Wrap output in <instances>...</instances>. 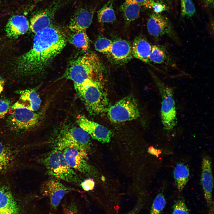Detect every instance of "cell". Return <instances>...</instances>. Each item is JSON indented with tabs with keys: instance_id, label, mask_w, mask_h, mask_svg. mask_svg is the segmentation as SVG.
Instances as JSON below:
<instances>
[{
	"instance_id": "1",
	"label": "cell",
	"mask_w": 214,
	"mask_h": 214,
	"mask_svg": "<svg viewBox=\"0 0 214 214\" xmlns=\"http://www.w3.org/2000/svg\"><path fill=\"white\" fill-rule=\"evenodd\" d=\"M64 33L53 26L35 34L32 45L14 62V69L21 75L36 74L45 70L67 44Z\"/></svg>"
},
{
	"instance_id": "2",
	"label": "cell",
	"mask_w": 214,
	"mask_h": 214,
	"mask_svg": "<svg viewBox=\"0 0 214 214\" xmlns=\"http://www.w3.org/2000/svg\"><path fill=\"white\" fill-rule=\"evenodd\" d=\"M35 146L16 143L0 136V175L10 176L28 169L32 161L29 153Z\"/></svg>"
},
{
	"instance_id": "3",
	"label": "cell",
	"mask_w": 214,
	"mask_h": 214,
	"mask_svg": "<svg viewBox=\"0 0 214 214\" xmlns=\"http://www.w3.org/2000/svg\"><path fill=\"white\" fill-rule=\"evenodd\" d=\"M10 109L12 113L7 120L8 133L3 137L17 144L31 143L27 140V135L38 123L40 115L17 102L11 106Z\"/></svg>"
},
{
	"instance_id": "4",
	"label": "cell",
	"mask_w": 214,
	"mask_h": 214,
	"mask_svg": "<svg viewBox=\"0 0 214 214\" xmlns=\"http://www.w3.org/2000/svg\"><path fill=\"white\" fill-rule=\"evenodd\" d=\"M101 62L94 53H86L72 61L63 77L81 84L88 79L99 80L103 70Z\"/></svg>"
},
{
	"instance_id": "5",
	"label": "cell",
	"mask_w": 214,
	"mask_h": 214,
	"mask_svg": "<svg viewBox=\"0 0 214 214\" xmlns=\"http://www.w3.org/2000/svg\"><path fill=\"white\" fill-rule=\"evenodd\" d=\"M31 160L43 165L48 174L56 179L79 185L81 182L68 164L61 150L52 149L46 153L32 157Z\"/></svg>"
},
{
	"instance_id": "6",
	"label": "cell",
	"mask_w": 214,
	"mask_h": 214,
	"mask_svg": "<svg viewBox=\"0 0 214 214\" xmlns=\"http://www.w3.org/2000/svg\"><path fill=\"white\" fill-rule=\"evenodd\" d=\"M77 94L88 112L97 115L107 111L108 100L99 80L88 79L83 83L74 85Z\"/></svg>"
},
{
	"instance_id": "7",
	"label": "cell",
	"mask_w": 214,
	"mask_h": 214,
	"mask_svg": "<svg viewBox=\"0 0 214 214\" xmlns=\"http://www.w3.org/2000/svg\"><path fill=\"white\" fill-rule=\"evenodd\" d=\"M89 135L81 128L75 126L62 130L51 142L52 149L62 151L73 147L86 151L90 150L92 144Z\"/></svg>"
},
{
	"instance_id": "8",
	"label": "cell",
	"mask_w": 214,
	"mask_h": 214,
	"mask_svg": "<svg viewBox=\"0 0 214 214\" xmlns=\"http://www.w3.org/2000/svg\"><path fill=\"white\" fill-rule=\"evenodd\" d=\"M154 79L161 97V118L164 129L172 130L177 124V113L173 92L171 88L160 78L154 75Z\"/></svg>"
},
{
	"instance_id": "9",
	"label": "cell",
	"mask_w": 214,
	"mask_h": 214,
	"mask_svg": "<svg viewBox=\"0 0 214 214\" xmlns=\"http://www.w3.org/2000/svg\"><path fill=\"white\" fill-rule=\"evenodd\" d=\"M107 111L110 120L115 123L136 119L140 114L137 101L131 95L122 98L109 106Z\"/></svg>"
},
{
	"instance_id": "10",
	"label": "cell",
	"mask_w": 214,
	"mask_h": 214,
	"mask_svg": "<svg viewBox=\"0 0 214 214\" xmlns=\"http://www.w3.org/2000/svg\"><path fill=\"white\" fill-rule=\"evenodd\" d=\"M148 32L156 41L166 36L177 44L180 43L179 38L169 20L166 17L154 12L150 14L147 19Z\"/></svg>"
},
{
	"instance_id": "11",
	"label": "cell",
	"mask_w": 214,
	"mask_h": 214,
	"mask_svg": "<svg viewBox=\"0 0 214 214\" xmlns=\"http://www.w3.org/2000/svg\"><path fill=\"white\" fill-rule=\"evenodd\" d=\"M10 176L0 175V214H20Z\"/></svg>"
},
{
	"instance_id": "12",
	"label": "cell",
	"mask_w": 214,
	"mask_h": 214,
	"mask_svg": "<svg viewBox=\"0 0 214 214\" xmlns=\"http://www.w3.org/2000/svg\"><path fill=\"white\" fill-rule=\"evenodd\" d=\"M70 166L84 175L97 178L98 174L95 168L88 161V153L73 147L66 148L62 151Z\"/></svg>"
},
{
	"instance_id": "13",
	"label": "cell",
	"mask_w": 214,
	"mask_h": 214,
	"mask_svg": "<svg viewBox=\"0 0 214 214\" xmlns=\"http://www.w3.org/2000/svg\"><path fill=\"white\" fill-rule=\"evenodd\" d=\"M62 0H55L32 18L30 29L35 34L52 25L57 10L63 5Z\"/></svg>"
},
{
	"instance_id": "14",
	"label": "cell",
	"mask_w": 214,
	"mask_h": 214,
	"mask_svg": "<svg viewBox=\"0 0 214 214\" xmlns=\"http://www.w3.org/2000/svg\"><path fill=\"white\" fill-rule=\"evenodd\" d=\"M74 188L67 187L56 178H51L44 182L41 187L42 195L48 197L50 200L51 207L53 211L56 210L64 196Z\"/></svg>"
},
{
	"instance_id": "15",
	"label": "cell",
	"mask_w": 214,
	"mask_h": 214,
	"mask_svg": "<svg viewBox=\"0 0 214 214\" xmlns=\"http://www.w3.org/2000/svg\"><path fill=\"white\" fill-rule=\"evenodd\" d=\"M76 119L79 127L92 139L102 143L110 141L112 133L107 128L89 120L83 115H78Z\"/></svg>"
},
{
	"instance_id": "16",
	"label": "cell",
	"mask_w": 214,
	"mask_h": 214,
	"mask_svg": "<svg viewBox=\"0 0 214 214\" xmlns=\"http://www.w3.org/2000/svg\"><path fill=\"white\" fill-rule=\"evenodd\" d=\"M110 60L117 64H123L132 58V47L125 40L118 39L113 42L109 52L107 54Z\"/></svg>"
},
{
	"instance_id": "17",
	"label": "cell",
	"mask_w": 214,
	"mask_h": 214,
	"mask_svg": "<svg viewBox=\"0 0 214 214\" xmlns=\"http://www.w3.org/2000/svg\"><path fill=\"white\" fill-rule=\"evenodd\" d=\"M95 11L93 7H81L77 9L70 21L69 28L72 32L86 31L91 24Z\"/></svg>"
},
{
	"instance_id": "18",
	"label": "cell",
	"mask_w": 214,
	"mask_h": 214,
	"mask_svg": "<svg viewBox=\"0 0 214 214\" xmlns=\"http://www.w3.org/2000/svg\"><path fill=\"white\" fill-rule=\"evenodd\" d=\"M201 181L204 193V199L207 204L212 203V192L213 188V178L211 161L210 158L204 156L202 162Z\"/></svg>"
},
{
	"instance_id": "19",
	"label": "cell",
	"mask_w": 214,
	"mask_h": 214,
	"mask_svg": "<svg viewBox=\"0 0 214 214\" xmlns=\"http://www.w3.org/2000/svg\"><path fill=\"white\" fill-rule=\"evenodd\" d=\"M30 28V24L24 15H16L9 19L5 27L7 36L11 39L17 38L26 33Z\"/></svg>"
},
{
	"instance_id": "20",
	"label": "cell",
	"mask_w": 214,
	"mask_h": 214,
	"mask_svg": "<svg viewBox=\"0 0 214 214\" xmlns=\"http://www.w3.org/2000/svg\"><path fill=\"white\" fill-rule=\"evenodd\" d=\"M149 60L155 64L177 68V65L170 55L166 46L164 45H152Z\"/></svg>"
},
{
	"instance_id": "21",
	"label": "cell",
	"mask_w": 214,
	"mask_h": 214,
	"mask_svg": "<svg viewBox=\"0 0 214 214\" xmlns=\"http://www.w3.org/2000/svg\"><path fill=\"white\" fill-rule=\"evenodd\" d=\"M16 93L19 95L18 104L32 111H36L40 108L41 100L34 89H27L17 90Z\"/></svg>"
},
{
	"instance_id": "22",
	"label": "cell",
	"mask_w": 214,
	"mask_h": 214,
	"mask_svg": "<svg viewBox=\"0 0 214 214\" xmlns=\"http://www.w3.org/2000/svg\"><path fill=\"white\" fill-rule=\"evenodd\" d=\"M132 47L133 56L145 63L150 64L149 58L152 45L145 37L142 36L136 37Z\"/></svg>"
},
{
	"instance_id": "23",
	"label": "cell",
	"mask_w": 214,
	"mask_h": 214,
	"mask_svg": "<svg viewBox=\"0 0 214 214\" xmlns=\"http://www.w3.org/2000/svg\"><path fill=\"white\" fill-rule=\"evenodd\" d=\"M141 6L132 0H125L119 7L125 23L128 25L139 17Z\"/></svg>"
},
{
	"instance_id": "24",
	"label": "cell",
	"mask_w": 214,
	"mask_h": 214,
	"mask_svg": "<svg viewBox=\"0 0 214 214\" xmlns=\"http://www.w3.org/2000/svg\"><path fill=\"white\" fill-rule=\"evenodd\" d=\"M189 170L185 164L179 163L174 168V176L177 188L179 191L183 190L188 181Z\"/></svg>"
},
{
	"instance_id": "25",
	"label": "cell",
	"mask_w": 214,
	"mask_h": 214,
	"mask_svg": "<svg viewBox=\"0 0 214 214\" xmlns=\"http://www.w3.org/2000/svg\"><path fill=\"white\" fill-rule=\"evenodd\" d=\"M98 20L100 23L114 22L116 16L113 7V0H108L97 11Z\"/></svg>"
},
{
	"instance_id": "26",
	"label": "cell",
	"mask_w": 214,
	"mask_h": 214,
	"mask_svg": "<svg viewBox=\"0 0 214 214\" xmlns=\"http://www.w3.org/2000/svg\"><path fill=\"white\" fill-rule=\"evenodd\" d=\"M72 32L70 37V41L72 44L84 51L87 50L89 48V43L86 31Z\"/></svg>"
},
{
	"instance_id": "27",
	"label": "cell",
	"mask_w": 214,
	"mask_h": 214,
	"mask_svg": "<svg viewBox=\"0 0 214 214\" xmlns=\"http://www.w3.org/2000/svg\"><path fill=\"white\" fill-rule=\"evenodd\" d=\"M181 14L183 17L191 18L196 13L193 0H180Z\"/></svg>"
},
{
	"instance_id": "28",
	"label": "cell",
	"mask_w": 214,
	"mask_h": 214,
	"mask_svg": "<svg viewBox=\"0 0 214 214\" xmlns=\"http://www.w3.org/2000/svg\"><path fill=\"white\" fill-rule=\"evenodd\" d=\"M112 43L111 40L106 37H100L95 43V48L98 52L107 54L110 51Z\"/></svg>"
},
{
	"instance_id": "29",
	"label": "cell",
	"mask_w": 214,
	"mask_h": 214,
	"mask_svg": "<svg viewBox=\"0 0 214 214\" xmlns=\"http://www.w3.org/2000/svg\"><path fill=\"white\" fill-rule=\"evenodd\" d=\"M166 204V201L163 193H159L153 202L150 214H160L165 207Z\"/></svg>"
},
{
	"instance_id": "30",
	"label": "cell",
	"mask_w": 214,
	"mask_h": 214,
	"mask_svg": "<svg viewBox=\"0 0 214 214\" xmlns=\"http://www.w3.org/2000/svg\"><path fill=\"white\" fill-rule=\"evenodd\" d=\"M172 214H189V210L183 199L177 200L174 204Z\"/></svg>"
},
{
	"instance_id": "31",
	"label": "cell",
	"mask_w": 214,
	"mask_h": 214,
	"mask_svg": "<svg viewBox=\"0 0 214 214\" xmlns=\"http://www.w3.org/2000/svg\"><path fill=\"white\" fill-rule=\"evenodd\" d=\"M12 103L9 99H0V119L3 118L11 107Z\"/></svg>"
},
{
	"instance_id": "32",
	"label": "cell",
	"mask_w": 214,
	"mask_h": 214,
	"mask_svg": "<svg viewBox=\"0 0 214 214\" xmlns=\"http://www.w3.org/2000/svg\"><path fill=\"white\" fill-rule=\"evenodd\" d=\"M148 8H152L154 12L157 14H160L167 10L166 6L164 4L155 2V0L150 3Z\"/></svg>"
},
{
	"instance_id": "33",
	"label": "cell",
	"mask_w": 214,
	"mask_h": 214,
	"mask_svg": "<svg viewBox=\"0 0 214 214\" xmlns=\"http://www.w3.org/2000/svg\"><path fill=\"white\" fill-rule=\"evenodd\" d=\"M80 185L84 190L88 191H92L94 189L95 182L93 179L90 178L81 181Z\"/></svg>"
},
{
	"instance_id": "34",
	"label": "cell",
	"mask_w": 214,
	"mask_h": 214,
	"mask_svg": "<svg viewBox=\"0 0 214 214\" xmlns=\"http://www.w3.org/2000/svg\"><path fill=\"white\" fill-rule=\"evenodd\" d=\"M63 214H79L77 207L74 202H71L64 210Z\"/></svg>"
},
{
	"instance_id": "35",
	"label": "cell",
	"mask_w": 214,
	"mask_h": 214,
	"mask_svg": "<svg viewBox=\"0 0 214 214\" xmlns=\"http://www.w3.org/2000/svg\"><path fill=\"white\" fill-rule=\"evenodd\" d=\"M139 4L141 7L144 6L147 8L150 0H132Z\"/></svg>"
},
{
	"instance_id": "36",
	"label": "cell",
	"mask_w": 214,
	"mask_h": 214,
	"mask_svg": "<svg viewBox=\"0 0 214 214\" xmlns=\"http://www.w3.org/2000/svg\"><path fill=\"white\" fill-rule=\"evenodd\" d=\"M148 151L150 154L155 155L157 157L161 153V151L159 150H157L152 147H150Z\"/></svg>"
},
{
	"instance_id": "37",
	"label": "cell",
	"mask_w": 214,
	"mask_h": 214,
	"mask_svg": "<svg viewBox=\"0 0 214 214\" xmlns=\"http://www.w3.org/2000/svg\"><path fill=\"white\" fill-rule=\"evenodd\" d=\"M204 5L209 8L213 7L214 0H203Z\"/></svg>"
},
{
	"instance_id": "38",
	"label": "cell",
	"mask_w": 214,
	"mask_h": 214,
	"mask_svg": "<svg viewBox=\"0 0 214 214\" xmlns=\"http://www.w3.org/2000/svg\"><path fill=\"white\" fill-rule=\"evenodd\" d=\"M5 81L0 76V95L3 92L5 85Z\"/></svg>"
},
{
	"instance_id": "39",
	"label": "cell",
	"mask_w": 214,
	"mask_h": 214,
	"mask_svg": "<svg viewBox=\"0 0 214 214\" xmlns=\"http://www.w3.org/2000/svg\"><path fill=\"white\" fill-rule=\"evenodd\" d=\"M213 211L211 210L210 212L209 213V214H213Z\"/></svg>"
},
{
	"instance_id": "40",
	"label": "cell",
	"mask_w": 214,
	"mask_h": 214,
	"mask_svg": "<svg viewBox=\"0 0 214 214\" xmlns=\"http://www.w3.org/2000/svg\"><path fill=\"white\" fill-rule=\"evenodd\" d=\"M153 0H150V1H153Z\"/></svg>"
},
{
	"instance_id": "41",
	"label": "cell",
	"mask_w": 214,
	"mask_h": 214,
	"mask_svg": "<svg viewBox=\"0 0 214 214\" xmlns=\"http://www.w3.org/2000/svg\"></svg>"
}]
</instances>
